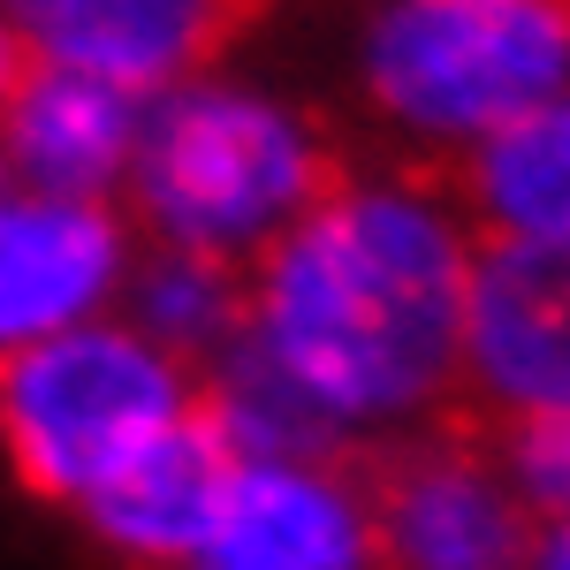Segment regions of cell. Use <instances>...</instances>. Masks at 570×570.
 Returning <instances> with one entry per match:
<instances>
[{"instance_id": "10", "label": "cell", "mask_w": 570, "mask_h": 570, "mask_svg": "<svg viewBox=\"0 0 570 570\" xmlns=\"http://www.w3.org/2000/svg\"><path fill=\"white\" fill-rule=\"evenodd\" d=\"M236 464L244 456L220 441V426L198 411V395H190V411H183L176 426H160L137 456H122L107 480L91 487L85 518L115 556L153 563V570H183L190 548L214 532Z\"/></svg>"}, {"instance_id": "4", "label": "cell", "mask_w": 570, "mask_h": 570, "mask_svg": "<svg viewBox=\"0 0 570 570\" xmlns=\"http://www.w3.org/2000/svg\"><path fill=\"white\" fill-rule=\"evenodd\" d=\"M183 411V365L137 327H61L0 357V441L16 480L46 502H85Z\"/></svg>"}, {"instance_id": "9", "label": "cell", "mask_w": 570, "mask_h": 570, "mask_svg": "<svg viewBox=\"0 0 570 570\" xmlns=\"http://www.w3.org/2000/svg\"><path fill=\"white\" fill-rule=\"evenodd\" d=\"M122 282V214L107 198H0V357L31 351Z\"/></svg>"}, {"instance_id": "6", "label": "cell", "mask_w": 570, "mask_h": 570, "mask_svg": "<svg viewBox=\"0 0 570 570\" xmlns=\"http://www.w3.org/2000/svg\"><path fill=\"white\" fill-rule=\"evenodd\" d=\"M456 381L510 426L570 411V236L472 244Z\"/></svg>"}, {"instance_id": "11", "label": "cell", "mask_w": 570, "mask_h": 570, "mask_svg": "<svg viewBox=\"0 0 570 570\" xmlns=\"http://www.w3.org/2000/svg\"><path fill=\"white\" fill-rule=\"evenodd\" d=\"M137 122H145L137 91H115L53 61H23L16 91L0 99V160L46 198H107L130 176Z\"/></svg>"}, {"instance_id": "14", "label": "cell", "mask_w": 570, "mask_h": 570, "mask_svg": "<svg viewBox=\"0 0 570 570\" xmlns=\"http://www.w3.org/2000/svg\"><path fill=\"white\" fill-rule=\"evenodd\" d=\"M502 472L525 494V510H548V518H570V411L556 419H525L510 426V449H502Z\"/></svg>"}, {"instance_id": "7", "label": "cell", "mask_w": 570, "mask_h": 570, "mask_svg": "<svg viewBox=\"0 0 570 570\" xmlns=\"http://www.w3.org/2000/svg\"><path fill=\"white\" fill-rule=\"evenodd\" d=\"M259 8L266 0H0V23L31 61L153 99L190 85Z\"/></svg>"}, {"instance_id": "15", "label": "cell", "mask_w": 570, "mask_h": 570, "mask_svg": "<svg viewBox=\"0 0 570 570\" xmlns=\"http://www.w3.org/2000/svg\"><path fill=\"white\" fill-rule=\"evenodd\" d=\"M525 570H570V518H556L548 540H532V563Z\"/></svg>"}, {"instance_id": "13", "label": "cell", "mask_w": 570, "mask_h": 570, "mask_svg": "<svg viewBox=\"0 0 570 570\" xmlns=\"http://www.w3.org/2000/svg\"><path fill=\"white\" fill-rule=\"evenodd\" d=\"M137 335L176 357H214L244 335V282L228 259L198 252H160L137 274Z\"/></svg>"}, {"instance_id": "16", "label": "cell", "mask_w": 570, "mask_h": 570, "mask_svg": "<svg viewBox=\"0 0 570 570\" xmlns=\"http://www.w3.org/2000/svg\"><path fill=\"white\" fill-rule=\"evenodd\" d=\"M23 61H31V53H23V39H16V31L0 23V99L16 91V77H23Z\"/></svg>"}, {"instance_id": "12", "label": "cell", "mask_w": 570, "mask_h": 570, "mask_svg": "<svg viewBox=\"0 0 570 570\" xmlns=\"http://www.w3.org/2000/svg\"><path fill=\"white\" fill-rule=\"evenodd\" d=\"M464 206L487 236H570V85L464 153Z\"/></svg>"}, {"instance_id": "5", "label": "cell", "mask_w": 570, "mask_h": 570, "mask_svg": "<svg viewBox=\"0 0 570 570\" xmlns=\"http://www.w3.org/2000/svg\"><path fill=\"white\" fill-rule=\"evenodd\" d=\"M373 570H525L532 510L510 487L502 456L472 434H426L389 449L365 480Z\"/></svg>"}, {"instance_id": "17", "label": "cell", "mask_w": 570, "mask_h": 570, "mask_svg": "<svg viewBox=\"0 0 570 570\" xmlns=\"http://www.w3.org/2000/svg\"><path fill=\"white\" fill-rule=\"evenodd\" d=\"M0 198H8V160H0Z\"/></svg>"}, {"instance_id": "8", "label": "cell", "mask_w": 570, "mask_h": 570, "mask_svg": "<svg viewBox=\"0 0 570 570\" xmlns=\"http://www.w3.org/2000/svg\"><path fill=\"white\" fill-rule=\"evenodd\" d=\"M183 570H373L365 494L327 464L252 456Z\"/></svg>"}, {"instance_id": "3", "label": "cell", "mask_w": 570, "mask_h": 570, "mask_svg": "<svg viewBox=\"0 0 570 570\" xmlns=\"http://www.w3.org/2000/svg\"><path fill=\"white\" fill-rule=\"evenodd\" d=\"M357 85L403 137L472 153L570 85V0H381Z\"/></svg>"}, {"instance_id": "2", "label": "cell", "mask_w": 570, "mask_h": 570, "mask_svg": "<svg viewBox=\"0 0 570 570\" xmlns=\"http://www.w3.org/2000/svg\"><path fill=\"white\" fill-rule=\"evenodd\" d=\"M335 176L343 168L327 160L320 130L297 107L252 85L190 77L145 107L122 183L168 252L236 266L266 252Z\"/></svg>"}, {"instance_id": "1", "label": "cell", "mask_w": 570, "mask_h": 570, "mask_svg": "<svg viewBox=\"0 0 570 570\" xmlns=\"http://www.w3.org/2000/svg\"><path fill=\"white\" fill-rule=\"evenodd\" d=\"M464 282L472 236L449 198L411 176H335L259 252L244 335L335 434L411 426L456 389Z\"/></svg>"}]
</instances>
